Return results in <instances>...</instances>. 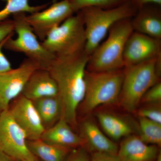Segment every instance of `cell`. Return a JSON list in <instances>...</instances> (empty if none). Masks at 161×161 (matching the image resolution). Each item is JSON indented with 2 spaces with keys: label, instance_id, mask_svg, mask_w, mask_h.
I'll use <instances>...</instances> for the list:
<instances>
[{
  "label": "cell",
  "instance_id": "6da1fadb",
  "mask_svg": "<svg viewBox=\"0 0 161 161\" xmlns=\"http://www.w3.org/2000/svg\"><path fill=\"white\" fill-rule=\"evenodd\" d=\"M90 56L85 51L57 58L48 70L58 86L63 118L70 125H77V109L85 95V75Z\"/></svg>",
  "mask_w": 161,
  "mask_h": 161
},
{
  "label": "cell",
  "instance_id": "7a4b0ae2",
  "mask_svg": "<svg viewBox=\"0 0 161 161\" xmlns=\"http://www.w3.org/2000/svg\"><path fill=\"white\" fill-rule=\"evenodd\" d=\"M131 19L119 21L110 28L106 40L101 43L90 56L87 71H110L125 68V45L133 31Z\"/></svg>",
  "mask_w": 161,
  "mask_h": 161
},
{
  "label": "cell",
  "instance_id": "3957f363",
  "mask_svg": "<svg viewBox=\"0 0 161 161\" xmlns=\"http://www.w3.org/2000/svg\"><path fill=\"white\" fill-rule=\"evenodd\" d=\"M161 56L124 68V76L118 99L128 112L137 108L146 92L159 82Z\"/></svg>",
  "mask_w": 161,
  "mask_h": 161
},
{
  "label": "cell",
  "instance_id": "277c9868",
  "mask_svg": "<svg viewBox=\"0 0 161 161\" xmlns=\"http://www.w3.org/2000/svg\"><path fill=\"white\" fill-rule=\"evenodd\" d=\"M137 10L129 1L111 9L90 7L80 10L86 36L85 47L86 53L91 56L115 23L133 17Z\"/></svg>",
  "mask_w": 161,
  "mask_h": 161
},
{
  "label": "cell",
  "instance_id": "5b68a950",
  "mask_svg": "<svg viewBox=\"0 0 161 161\" xmlns=\"http://www.w3.org/2000/svg\"><path fill=\"white\" fill-rule=\"evenodd\" d=\"M73 14L49 33L42 45L57 58H65L84 51L85 26L80 11Z\"/></svg>",
  "mask_w": 161,
  "mask_h": 161
},
{
  "label": "cell",
  "instance_id": "8992f818",
  "mask_svg": "<svg viewBox=\"0 0 161 161\" xmlns=\"http://www.w3.org/2000/svg\"><path fill=\"white\" fill-rule=\"evenodd\" d=\"M124 76V69L104 72L86 70L85 95L81 103L83 112L90 113L101 105L118 100Z\"/></svg>",
  "mask_w": 161,
  "mask_h": 161
},
{
  "label": "cell",
  "instance_id": "52a82bcc",
  "mask_svg": "<svg viewBox=\"0 0 161 161\" xmlns=\"http://www.w3.org/2000/svg\"><path fill=\"white\" fill-rule=\"evenodd\" d=\"M26 14L21 13L13 15L15 39L10 36L3 48L11 51L23 53L37 64L40 68L47 69L56 59L54 55L47 50L39 42L31 26L26 20Z\"/></svg>",
  "mask_w": 161,
  "mask_h": 161
},
{
  "label": "cell",
  "instance_id": "ba28073f",
  "mask_svg": "<svg viewBox=\"0 0 161 161\" xmlns=\"http://www.w3.org/2000/svg\"><path fill=\"white\" fill-rule=\"evenodd\" d=\"M0 152L15 161L38 160L28 147L26 134L8 110L0 113Z\"/></svg>",
  "mask_w": 161,
  "mask_h": 161
},
{
  "label": "cell",
  "instance_id": "9c48e42d",
  "mask_svg": "<svg viewBox=\"0 0 161 161\" xmlns=\"http://www.w3.org/2000/svg\"><path fill=\"white\" fill-rule=\"evenodd\" d=\"M40 68L26 58L15 69L0 74V113L9 109L10 103L22 94L31 75Z\"/></svg>",
  "mask_w": 161,
  "mask_h": 161
},
{
  "label": "cell",
  "instance_id": "30bf717a",
  "mask_svg": "<svg viewBox=\"0 0 161 161\" xmlns=\"http://www.w3.org/2000/svg\"><path fill=\"white\" fill-rule=\"evenodd\" d=\"M75 13L69 3L61 0L43 10L26 15L25 18L38 39L43 42L53 30Z\"/></svg>",
  "mask_w": 161,
  "mask_h": 161
},
{
  "label": "cell",
  "instance_id": "8fae6325",
  "mask_svg": "<svg viewBox=\"0 0 161 161\" xmlns=\"http://www.w3.org/2000/svg\"><path fill=\"white\" fill-rule=\"evenodd\" d=\"M9 112L24 131L27 141L40 139L45 128L33 103L21 94L16 98Z\"/></svg>",
  "mask_w": 161,
  "mask_h": 161
},
{
  "label": "cell",
  "instance_id": "7c38bea8",
  "mask_svg": "<svg viewBox=\"0 0 161 161\" xmlns=\"http://www.w3.org/2000/svg\"><path fill=\"white\" fill-rule=\"evenodd\" d=\"M161 56V40L133 31L128 38L124 52L125 68Z\"/></svg>",
  "mask_w": 161,
  "mask_h": 161
},
{
  "label": "cell",
  "instance_id": "4fadbf2b",
  "mask_svg": "<svg viewBox=\"0 0 161 161\" xmlns=\"http://www.w3.org/2000/svg\"><path fill=\"white\" fill-rule=\"evenodd\" d=\"M161 5L148 4L131 19L133 31L161 40Z\"/></svg>",
  "mask_w": 161,
  "mask_h": 161
},
{
  "label": "cell",
  "instance_id": "5bb4252c",
  "mask_svg": "<svg viewBox=\"0 0 161 161\" xmlns=\"http://www.w3.org/2000/svg\"><path fill=\"white\" fill-rule=\"evenodd\" d=\"M22 95L32 101L58 96V86L48 70L38 68L31 75Z\"/></svg>",
  "mask_w": 161,
  "mask_h": 161
},
{
  "label": "cell",
  "instance_id": "9a60e30c",
  "mask_svg": "<svg viewBox=\"0 0 161 161\" xmlns=\"http://www.w3.org/2000/svg\"><path fill=\"white\" fill-rule=\"evenodd\" d=\"M159 152L157 146L148 145L139 136L131 135L121 143L117 156L119 161H155Z\"/></svg>",
  "mask_w": 161,
  "mask_h": 161
},
{
  "label": "cell",
  "instance_id": "2e32d148",
  "mask_svg": "<svg viewBox=\"0 0 161 161\" xmlns=\"http://www.w3.org/2000/svg\"><path fill=\"white\" fill-rule=\"evenodd\" d=\"M40 139L48 143L68 149L81 147L86 143L83 137L76 134L69 124L62 118L53 125L46 129Z\"/></svg>",
  "mask_w": 161,
  "mask_h": 161
},
{
  "label": "cell",
  "instance_id": "e0dca14e",
  "mask_svg": "<svg viewBox=\"0 0 161 161\" xmlns=\"http://www.w3.org/2000/svg\"><path fill=\"white\" fill-rule=\"evenodd\" d=\"M83 139L95 152L117 155L119 147L102 132L93 122L87 120L82 124Z\"/></svg>",
  "mask_w": 161,
  "mask_h": 161
},
{
  "label": "cell",
  "instance_id": "ac0fdd59",
  "mask_svg": "<svg viewBox=\"0 0 161 161\" xmlns=\"http://www.w3.org/2000/svg\"><path fill=\"white\" fill-rule=\"evenodd\" d=\"M45 130L53 125L62 114V103L58 95L45 97L32 101Z\"/></svg>",
  "mask_w": 161,
  "mask_h": 161
},
{
  "label": "cell",
  "instance_id": "d6986e66",
  "mask_svg": "<svg viewBox=\"0 0 161 161\" xmlns=\"http://www.w3.org/2000/svg\"><path fill=\"white\" fill-rule=\"evenodd\" d=\"M97 117L103 130L112 139L119 140L131 135L133 132L130 124L117 115L99 112Z\"/></svg>",
  "mask_w": 161,
  "mask_h": 161
},
{
  "label": "cell",
  "instance_id": "ffe728a7",
  "mask_svg": "<svg viewBox=\"0 0 161 161\" xmlns=\"http://www.w3.org/2000/svg\"><path fill=\"white\" fill-rule=\"evenodd\" d=\"M31 152L43 161H65L68 148L46 142L41 139L27 141Z\"/></svg>",
  "mask_w": 161,
  "mask_h": 161
},
{
  "label": "cell",
  "instance_id": "44dd1931",
  "mask_svg": "<svg viewBox=\"0 0 161 161\" xmlns=\"http://www.w3.org/2000/svg\"><path fill=\"white\" fill-rule=\"evenodd\" d=\"M6 2L4 8L0 10V23L5 21L9 16L16 14L34 13L45 9L49 3L37 6H31L28 0H2Z\"/></svg>",
  "mask_w": 161,
  "mask_h": 161
},
{
  "label": "cell",
  "instance_id": "7402d4cb",
  "mask_svg": "<svg viewBox=\"0 0 161 161\" xmlns=\"http://www.w3.org/2000/svg\"><path fill=\"white\" fill-rule=\"evenodd\" d=\"M139 123L141 140L147 144L161 147V124L140 117Z\"/></svg>",
  "mask_w": 161,
  "mask_h": 161
},
{
  "label": "cell",
  "instance_id": "603a6c76",
  "mask_svg": "<svg viewBox=\"0 0 161 161\" xmlns=\"http://www.w3.org/2000/svg\"><path fill=\"white\" fill-rule=\"evenodd\" d=\"M71 6L75 13L90 7L108 9L120 6L129 0H67Z\"/></svg>",
  "mask_w": 161,
  "mask_h": 161
},
{
  "label": "cell",
  "instance_id": "cb8c5ba5",
  "mask_svg": "<svg viewBox=\"0 0 161 161\" xmlns=\"http://www.w3.org/2000/svg\"><path fill=\"white\" fill-rule=\"evenodd\" d=\"M151 104L159 103L161 101V83L160 81L153 85L146 92L141 102Z\"/></svg>",
  "mask_w": 161,
  "mask_h": 161
},
{
  "label": "cell",
  "instance_id": "d4e9b609",
  "mask_svg": "<svg viewBox=\"0 0 161 161\" xmlns=\"http://www.w3.org/2000/svg\"><path fill=\"white\" fill-rule=\"evenodd\" d=\"M139 117L147 119L154 122L161 124V110L160 108L147 107L139 110L137 113Z\"/></svg>",
  "mask_w": 161,
  "mask_h": 161
},
{
  "label": "cell",
  "instance_id": "484cf974",
  "mask_svg": "<svg viewBox=\"0 0 161 161\" xmlns=\"http://www.w3.org/2000/svg\"><path fill=\"white\" fill-rule=\"evenodd\" d=\"M14 33V23L13 20L8 19L0 23V43Z\"/></svg>",
  "mask_w": 161,
  "mask_h": 161
},
{
  "label": "cell",
  "instance_id": "4316f807",
  "mask_svg": "<svg viewBox=\"0 0 161 161\" xmlns=\"http://www.w3.org/2000/svg\"><path fill=\"white\" fill-rule=\"evenodd\" d=\"M14 34H12L10 35L0 43V74L9 71L12 69L11 63L9 62V60L6 58V56L3 53V49L4 47V44L6 43L7 39L10 36H14Z\"/></svg>",
  "mask_w": 161,
  "mask_h": 161
},
{
  "label": "cell",
  "instance_id": "83f0119b",
  "mask_svg": "<svg viewBox=\"0 0 161 161\" xmlns=\"http://www.w3.org/2000/svg\"><path fill=\"white\" fill-rule=\"evenodd\" d=\"M66 161H90V158L86 150L80 148L72 153Z\"/></svg>",
  "mask_w": 161,
  "mask_h": 161
},
{
  "label": "cell",
  "instance_id": "f1b7e54d",
  "mask_svg": "<svg viewBox=\"0 0 161 161\" xmlns=\"http://www.w3.org/2000/svg\"><path fill=\"white\" fill-rule=\"evenodd\" d=\"M90 161H119V160L117 155L95 152L90 158Z\"/></svg>",
  "mask_w": 161,
  "mask_h": 161
},
{
  "label": "cell",
  "instance_id": "f546056e",
  "mask_svg": "<svg viewBox=\"0 0 161 161\" xmlns=\"http://www.w3.org/2000/svg\"><path fill=\"white\" fill-rule=\"evenodd\" d=\"M137 9L148 4H156L161 5V0H129Z\"/></svg>",
  "mask_w": 161,
  "mask_h": 161
},
{
  "label": "cell",
  "instance_id": "4dcf8cb0",
  "mask_svg": "<svg viewBox=\"0 0 161 161\" xmlns=\"http://www.w3.org/2000/svg\"><path fill=\"white\" fill-rule=\"evenodd\" d=\"M0 161H15L8 155L0 152Z\"/></svg>",
  "mask_w": 161,
  "mask_h": 161
},
{
  "label": "cell",
  "instance_id": "1f68e13d",
  "mask_svg": "<svg viewBox=\"0 0 161 161\" xmlns=\"http://www.w3.org/2000/svg\"><path fill=\"white\" fill-rule=\"evenodd\" d=\"M155 161H161V152H159L157 157L156 158Z\"/></svg>",
  "mask_w": 161,
  "mask_h": 161
},
{
  "label": "cell",
  "instance_id": "d6a6232c",
  "mask_svg": "<svg viewBox=\"0 0 161 161\" xmlns=\"http://www.w3.org/2000/svg\"><path fill=\"white\" fill-rule=\"evenodd\" d=\"M38 161V160H36V161Z\"/></svg>",
  "mask_w": 161,
  "mask_h": 161
}]
</instances>
